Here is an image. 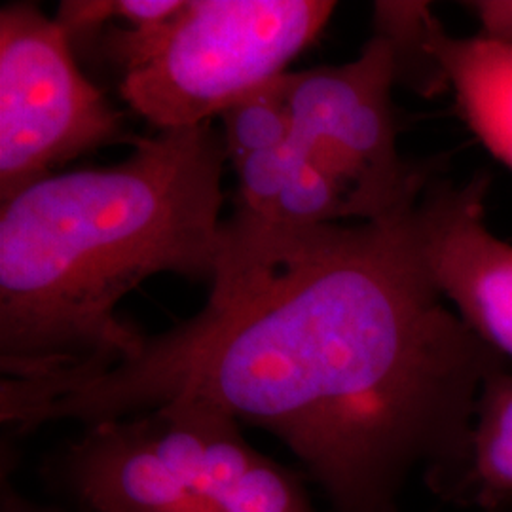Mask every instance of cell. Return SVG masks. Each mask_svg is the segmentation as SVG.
Returning a JSON list of instances; mask_svg holds the SVG:
<instances>
[{
    "instance_id": "obj_1",
    "label": "cell",
    "mask_w": 512,
    "mask_h": 512,
    "mask_svg": "<svg viewBox=\"0 0 512 512\" xmlns=\"http://www.w3.org/2000/svg\"><path fill=\"white\" fill-rule=\"evenodd\" d=\"M414 211L317 226L234 213L198 315L101 374L14 389L8 427L209 404L281 440L332 511H397L416 465L435 488L465 461L480 391L509 365L446 306Z\"/></svg>"
},
{
    "instance_id": "obj_3",
    "label": "cell",
    "mask_w": 512,
    "mask_h": 512,
    "mask_svg": "<svg viewBox=\"0 0 512 512\" xmlns=\"http://www.w3.org/2000/svg\"><path fill=\"white\" fill-rule=\"evenodd\" d=\"M54 480L82 512H315L300 476L194 401L84 427Z\"/></svg>"
},
{
    "instance_id": "obj_8",
    "label": "cell",
    "mask_w": 512,
    "mask_h": 512,
    "mask_svg": "<svg viewBox=\"0 0 512 512\" xmlns=\"http://www.w3.org/2000/svg\"><path fill=\"white\" fill-rule=\"evenodd\" d=\"M425 46L478 141L512 169V38L452 37L431 12Z\"/></svg>"
},
{
    "instance_id": "obj_4",
    "label": "cell",
    "mask_w": 512,
    "mask_h": 512,
    "mask_svg": "<svg viewBox=\"0 0 512 512\" xmlns=\"http://www.w3.org/2000/svg\"><path fill=\"white\" fill-rule=\"evenodd\" d=\"M334 10L327 0H186L164 21L109 25L99 44L131 109L160 131L194 128L287 73Z\"/></svg>"
},
{
    "instance_id": "obj_9",
    "label": "cell",
    "mask_w": 512,
    "mask_h": 512,
    "mask_svg": "<svg viewBox=\"0 0 512 512\" xmlns=\"http://www.w3.org/2000/svg\"><path fill=\"white\" fill-rule=\"evenodd\" d=\"M433 494L480 512H512V370L497 368L476 404L467 458Z\"/></svg>"
},
{
    "instance_id": "obj_12",
    "label": "cell",
    "mask_w": 512,
    "mask_h": 512,
    "mask_svg": "<svg viewBox=\"0 0 512 512\" xmlns=\"http://www.w3.org/2000/svg\"><path fill=\"white\" fill-rule=\"evenodd\" d=\"M181 0H65L55 21L69 38L74 52L97 46L112 19L145 25L171 18Z\"/></svg>"
},
{
    "instance_id": "obj_7",
    "label": "cell",
    "mask_w": 512,
    "mask_h": 512,
    "mask_svg": "<svg viewBox=\"0 0 512 512\" xmlns=\"http://www.w3.org/2000/svg\"><path fill=\"white\" fill-rule=\"evenodd\" d=\"M488 173L467 183L433 177L414 211L427 270L461 321L512 361V245L486 224Z\"/></svg>"
},
{
    "instance_id": "obj_6",
    "label": "cell",
    "mask_w": 512,
    "mask_h": 512,
    "mask_svg": "<svg viewBox=\"0 0 512 512\" xmlns=\"http://www.w3.org/2000/svg\"><path fill=\"white\" fill-rule=\"evenodd\" d=\"M124 114L76 63L55 19L33 2L0 10V200L55 175L78 156L135 143Z\"/></svg>"
},
{
    "instance_id": "obj_2",
    "label": "cell",
    "mask_w": 512,
    "mask_h": 512,
    "mask_svg": "<svg viewBox=\"0 0 512 512\" xmlns=\"http://www.w3.org/2000/svg\"><path fill=\"white\" fill-rule=\"evenodd\" d=\"M226 160L211 122L167 129L120 164L55 173L2 203V382H71L133 357L147 334L118 306L150 275L213 285Z\"/></svg>"
},
{
    "instance_id": "obj_13",
    "label": "cell",
    "mask_w": 512,
    "mask_h": 512,
    "mask_svg": "<svg viewBox=\"0 0 512 512\" xmlns=\"http://www.w3.org/2000/svg\"><path fill=\"white\" fill-rule=\"evenodd\" d=\"M463 6L482 23V33L512 38V0H475Z\"/></svg>"
},
{
    "instance_id": "obj_10",
    "label": "cell",
    "mask_w": 512,
    "mask_h": 512,
    "mask_svg": "<svg viewBox=\"0 0 512 512\" xmlns=\"http://www.w3.org/2000/svg\"><path fill=\"white\" fill-rule=\"evenodd\" d=\"M220 118L226 156L234 165L258 152L283 147L293 137V120L281 86V74L245 93Z\"/></svg>"
},
{
    "instance_id": "obj_14",
    "label": "cell",
    "mask_w": 512,
    "mask_h": 512,
    "mask_svg": "<svg viewBox=\"0 0 512 512\" xmlns=\"http://www.w3.org/2000/svg\"><path fill=\"white\" fill-rule=\"evenodd\" d=\"M0 512H61L54 507H44L37 505L29 499H25L23 495H19L12 482L10 476L2 475V497H0Z\"/></svg>"
},
{
    "instance_id": "obj_5",
    "label": "cell",
    "mask_w": 512,
    "mask_h": 512,
    "mask_svg": "<svg viewBox=\"0 0 512 512\" xmlns=\"http://www.w3.org/2000/svg\"><path fill=\"white\" fill-rule=\"evenodd\" d=\"M395 54L374 35L344 65L281 74L294 147L346 203L349 220H384L414 209L437 177L433 162H406L397 148Z\"/></svg>"
},
{
    "instance_id": "obj_11",
    "label": "cell",
    "mask_w": 512,
    "mask_h": 512,
    "mask_svg": "<svg viewBox=\"0 0 512 512\" xmlns=\"http://www.w3.org/2000/svg\"><path fill=\"white\" fill-rule=\"evenodd\" d=\"M431 12L429 2L374 4V29L393 48L397 82H404L425 97L448 86L435 57L425 46V23Z\"/></svg>"
},
{
    "instance_id": "obj_15",
    "label": "cell",
    "mask_w": 512,
    "mask_h": 512,
    "mask_svg": "<svg viewBox=\"0 0 512 512\" xmlns=\"http://www.w3.org/2000/svg\"><path fill=\"white\" fill-rule=\"evenodd\" d=\"M393 512H399V511H393Z\"/></svg>"
}]
</instances>
